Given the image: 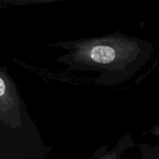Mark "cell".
<instances>
[{
    "label": "cell",
    "instance_id": "6da1fadb",
    "mask_svg": "<svg viewBox=\"0 0 159 159\" xmlns=\"http://www.w3.org/2000/svg\"><path fill=\"white\" fill-rule=\"evenodd\" d=\"M68 53L56 59L70 71H95L96 85L113 86L135 75L152 57L153 45L138 37L116 31L109 35L85 37L48 44Z\"/></svg>",
    "mask_w": 159,
    "mask_h": 159
},
{
    "label": "cell",
    "instance_id": "7a4b0ae2",
    "mask_svg": "<svg viewBox=\"0 0 159 159\" xmlns=\"http://www.w3.org/2000/svg\"><path fill=\"white\" fill-rule=\"evenodd\" d=\"M49 148L30 116L7 68L0 67V155L2 159H40Z\"/></svg>",
    "mask_w": 159,
    "mask_h": 159
}]
</instances>
